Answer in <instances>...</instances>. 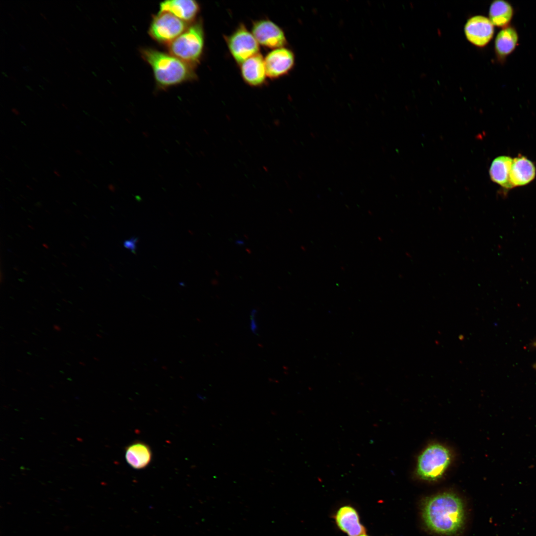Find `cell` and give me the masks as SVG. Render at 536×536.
Instances as JSON below:
<instances>
[{
	"label": "cell",
	"mask_w": 536,
	"mask_h": 536,
	"mask_svg": "<svg viewBox=\"0 0 536 536\" xmlns=\"http://www.w3.org/2000/svg\"><path fill=\"white\" fill-rule=\"evenodd\" d=\"M422 518L431 531L443 535H454L463 529L466 519L464 502L451 492L439 493L428 498L422 507Z\"/></svg>",
	"instance_id": "cell-1"
},
{
	"label": "cell",
	"mask_w": 536,
	"mask_h": 536,
	"mask_svg": "<svg viewBox=\"0 0 536 536\" xmlns=\"http://www.w3.org/2000/svg\"><path fill=\"white\" fill-rule=\"evenodd\" d=\"M142 59L152 68L157 87H169L197 78L195 67L172 55L150 48H142Z\"/></svg>",
	"instance_id": "cell-2"
},
{
	"label": "cell",
	"mask_w": 536,
	"mask_h": 536,
	"mask_svg": "<svg viewBox=\"0 0 536 536\" xmlns=\"http://www.w3.org/2000/svg\"><path fill=\"white\" fill-rule=\"evenodd\" d=\"M204 45L202 20H196L186 30L167 45L169 53L196 67L199 63Z\"/></svg>",
	"instance_id": "cell-3"
},
{
	"label": "cell",
	"mask_w": 536,
	"mask_h": 536,
	"mask_svg": "<svg viewBox=\"0 0 536 536\" xmlns=\"http://www.w3.org/2000/svg\"><path fill=\"white\" fill-rule=\"evenodd\" d=\"M451 459V454L446 447L439 444L430 445L418 456L416 473L421 479L437 480L447 469Z\"/></svg>",
	"instance_id": "cell-4"
},
{
	"label": "cell",
	"mask_w": 536,
	"mask_h": 536,
	"mask_svg": "<svg viewBox=\"0 0 536 536\" xmlns=\"http://www.w3.org/2000/svg\"><path fill=\"white\" fill-rule=\"evenodd\" d=\"M190 24L170 13L158 12L153 16L148 32L155 41L168 45L182 34Z\"/></svg>",
	"instance_id": "cell-5"
},
{
	"label": "cell",
	"mask_w": 536,
	"mask_h": 536,
	"mask_svg": "<svg viewBox=\"0 0 536 536\" xmlns=\"http://www.w3.org/2000/svg\"><path fill=\"white\" fill-rule=\"evenodd\" d=\"M225 40L229 51L239 65L252 56L259 53V44L243 24H240Z\"/></svg>",
	"instance_id": "cell-6"
},
{
	"label": "cell",
	"mask_w": 536,
	"mask_h": 536,
	"mask_svg": "<svg viewBox=\"0 0 536 536\" xmlns=\"http://www.w3.org/2000/svg\"><path fill=\"white\" fill-rule=\"evenodd\" d=\"M252 33L259 45L275 49L283 47L287 40L283 30L278 25L268 19L255 21Z\"/></svg>",
	"instance_id": "cell-7"
},
{
	"label": "cell",
	"mask_w": 536,
	"mask_h": 536,
	"mask_svg": "<svg viewBox=\"0 0 536 536\" xmlns=\"http://www.w3.org/2000/svg\"><path fill=\"white\" fill-rule=\"evenodd\" d=\"M264 60L267 77L273 79L286 75L295 63L294 53L284 47L272 50Z\"/></svg>",
	"instance_id": "cell-8"
},
{
	"label": "cell",
	"mask_w": 536,
	"mask_h": 536,
	"mask_svg": "<svg viewBox=\"0 0 536 536\" xmlns=\"http://www.w3.org/2000/svg\"><path fill=\"white\" fill-rule=\"evenodd\" d=\"M467 39L479 47L486 46L494 35V25L489 18L477 15L469 18L465 26Z\"/></svg>",
	"instance_id": "cell-9"
},
{
	"label": "cell",
	"mask_w": 536,
	"mask_h": 536,
	"mask_svg": "<svg viewBox=\"0 0 536 536\" xmlns=\"http://www.w3.org/2000/svg\"><path fill=\"white\" fill-rule=\"evenodd\" d=\"M159 12H167L180 20L191 24L196 20L200 6L198 2L193 0H169L159 3Z\"/></svg>",
	"instance_id": "cell-10"
},
{
	"label": "cell",
	"mask_w": 536,
	"mask_h": 536,
	"mask_svg": "<svg viewBox=\"0 0 536 536\" xmlns=\"http://www.w3.org/2000/svg\"><path fill=\"white\" fill-rule=\"evenodd\" d=\"M240 72L243 80L251 86L263 85L267 77L264 58L258 53L248 58L240 65Z\"/></svg>",
	"instance_id": "cell-11"
},
{
	"label": "cell",
	"mask_w": 536,
	"mask_h": 536,
	"mask_svg": "<svg viewBox=\"0 0 536 536\" xmlns=\"http://www.w3.org/2000/svg\"><path fill=\"white\" fill-rule=\"evenodd\" d=\"M536 172L534 164L525 156H520L513 159L510 179L513 188L530 183L535 178Z\"/></svg>",
	"instance_id": "cell-12"
},
{
	"label": "cell",
	"mask_w": 536,
	"mask_h": 536,
	"mask_svg": "<svg viewBox=\"0 0 536 536\" xmlns=\"http://www.w3.org/2000/svg\"><path fill=\"white\" fill-rule=\"evenodd\" d=\"M335 520L338 527L349 536L364 534L365 529L359 522L356 511L352 507L345 506L337 511Z\"/></svg>",
	"instance_id": "cell-13"
},
{
	"label": "cell",
	"mask_w": 536,
	"mask_h": 536,
	"mask_svg": "<svg viewBox=\"0 0 536 536\" xmlns=\"http://www.w3.org/2000/svg\"><path fill=\"white\" fill-rule=\"evenodd\" d=\"M512 161L510 156H500L492 161L489 168L491 180L505 189L513 188L510 179Z\"/></svg>",
	"instance_id": "cell-14"
},
{
	"label": "cell",
	"mask_w": 536,
	"mask_h": 536,
	"mask_svg": "<svg viewBox=\"0 0 536 536\" xmlns=\"http://www.w3.org/2000/svg\"><path fill=\"white\" fill-rule=\"evenodd\" d=\"M518 41V35L512 27H506L497 34L495 40V50L500 58H504L515 49Z\"/></svg>",
	"instance_id": "cell-15"
},
{
	"label": "cell",
	"mask_w": 536,
	"mask_h": 536,
	"mask_svg": "<svg viewBox=\"0 0 536 536\" xmlns=\"http://www.w3.org/2000/svg\"><path fill=\"white\" fill-rule=\"evenodd\" d=\"M513 12V8L509 2L504 0H495L490 6L489 19L493 25L505 28L512 20Z\"/></svg>",
	"instance_id": "cell-16"
},
{
	"label": "cell",
	"mask_w": 536,
	"mask_h": 536,
	"mask_svg": "<svg viewBox=\"0 0 536 536\" xmlns=\"http://www.w3.org/2000/svg\"><path fill=\"white\" fill-rule=\"evenodd\" d=\"M125 457L128 463L131 467L136 469H140L145 468L150 463L151 453L147 445L138 442L127 448Z\"/></svg>",
	"instance_id": "cell-17"
},
{
	"label": "cell",
	"mask_w": 536,
	"mask_h": 536,
	"mask_svg": "<svg viewBox=\"0 0 536 536\" xmlns=\"http://www.w3.org/2000/svg\"><path fill=\"white\" fill-rule=\"evenodd\" d=\"M137 242V239L135 238H132L130 240H127L124 243V246L127 249L130 250L132 252L135 251L136 249V243Z\"/></svg>",
	"instance_id": "cell-18"
},
{
	"label": "cell",
	"mask_w": 536,
	"mask_h": 536,
	"mask_svg": "<svg viewBox=\"0 0 536 536\" xmlns=\"http://www.w3.org/2000/svg\"><path fill=\"white\" fill-rule=\"evenodd\" d=\"M255 316V310H254V312L252 313L251 314V317L253 318V319L251 320V329L252 331L253 332V333L256 334L257 333V325H256V321L255 320V318H254Z\"/></svg>",
	"instance_id": "cell-19"
},
{
	"label": "cell",
	"mask_w": 536,
	"mask_h": 536,
	"mask_svg": "<svg viewBox=\"0 0 536 536\" xmlns=\"http://www.w3.org/2000/svg\"><path fill=\"white\" fill-rule=\"evenodd\" d=\"M11 110H12V112H13V113H14L15 114H16V115H18V114H19V112L18 111V110H17V109H14V108H12V109H11Z\"/></svg>",
	"instance_id": "cell-20"
},
{
	"label": "cell",
	"mask_w": 536,
	"mask_h": 536,
	"mask_svg": "<svg viewBox=\"0 0 536 536\" xmlns=\"http://www.w3.org/2000/svg\"><path fill=\"white\" fill-rule=\"evenodd\" d=\"M54 173L57 176H59V177L60 176L59 174L58 173V172L56 171H54Z\"/></svg>",
	"instance_id": "cell-21"
},
{
	"label": "cell",
	"mask_w": 536,
	"mask_h": 536,
	"mask_svg": "<svg viewBox=\"0 0 536 536\" xmlns=\"http://www.w3.org/2000/svg\"><path fill=\"white\" fill-rule=\"evenodd\" d=\"M358 536H367L365 535V534H362V535H360Z\"/></svg>",
	"instance_id": "cell-22"
},
{
	"label": "cell",
	"mask_w": 536,
	"mask_h": 536,
	"mask_svg": "<svg viewBox=\"0 0 536 536\" xmlns=\"http://www.w3.org/2000/svg\"><path fill=\"white\" fill-rule=\"evenodd\" d=\"M2 73L4 75V76L7 77V76L4 73H3V72H2Z\"/></svg>",
	"instance_id": "cell-23"
},
{
	"label": "cell",
	"mask_w": 536,
	"mask_h": 536,
	"mask_svg": "<svg viewBox=\"0 0 536 536\" xmlns=\"http://www.w3.org/2000/svg\"><path fill=\"white\" fill-rule=\"evenodd\" d=\"M27 86V87H28V88H29V89L30 90H32V89H31V88H30V87H29V86Z\"/></svg>",
	"instance_id": "cell-24"
},
{
	"label": "cell",
	"mask_w": 536,
	"mask_h": 536,
	"mask_svg": "<svg viewBox=\"0 0 536 536\" xmlns=\"http://www.w3.org/2000/svg\"><path fill=\"white\" fill-rule=\"evenodd\" d=\"M534 345L536 346V342L535 343Z\"/></svg>",
	"instance_id": "cell-25"
}]
</instances>
